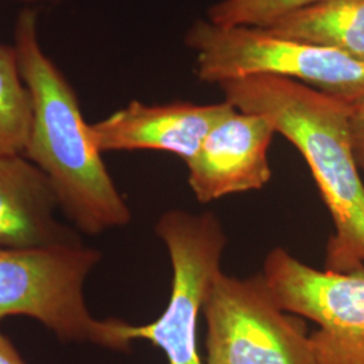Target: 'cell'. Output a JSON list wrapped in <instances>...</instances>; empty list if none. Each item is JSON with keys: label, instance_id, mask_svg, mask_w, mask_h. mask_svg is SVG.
I'll return each mask as SVG.
<instances>
[{"label": "cell", "instance_id": "10", "mask_svg": "<svg viewBox=\"0 0 364 364\" xmlns=\"http://www.w3.org/2000/svg\"><path fill=\"white\" fill-rule=\"evenodd\" d=\"M60 203L46 174L23 154H0V248L81 245L55 219Z\"/></svg>", "mask_w": 364, "mask_h": 364}, {"label": "cell", "instance_id": "15", "mask_svg": "<svg viewBox=\"0 0 364 364\" xmlns=\"http://www.w3.org/2000/svg\"><path fill=\"white\" fill-rule=\"evenodd\" d=\"M0 364H26L13 341L0 332Z\"/></svg>", "mask_w": 364, "mask_h": 364}, {"label": "cell", "instance_id": "3", "mask_svg": "<svg viewBox=\"0 0 364 364\" xmlns=\"http://www.w3.org/2000/svg\"><path fill=\"white\" fill-rule=\"evenodd\" d=\"M100 259V251L82 243L0 248V321L6 317L26 316L63 341L130 351L129 323L95 318L84 299L85 279Z\"/></svg>", "mask_w": 364, "mask_h": 364}, {"label": "cell", "instance_id": "2", "mask_svg": "<svg viewBox=\"0 0 364 364\" xmlns=\"http://www.w3.org/2000/svg\"><path fill=\"white\" fill-rule=\"evenodd\" d=\"M14 46L33 105L23 156L46 174L60 208L80 231L99 235L127 225L130 208L92 139L77 93L39 42L36 10L19 14Z\"/></svg>", "mask_w": 364, "mask_h": 364}, {"label": "cell", "instance_id": "6", "mask_svg": "<svg viewBox=\"0 0 364 364\" xmlns=\"http://www.w3.org/2000/svg\"><path fill=\"white\" fill-rule=\"evenodd\" d=\"M156 234L169 252L173 278L169 302L153 323L127 326L131 341L146 340L166 356L168 364H204L197 347V321L213 278L221 272L227 235L212 212H165Z\"/></svg>", "mask_w": 364, "mask_h": 364}, {"label": "cell", "instance_id": "11", "mask_svg": "<svg viewBox=\"0 0 364 364\" xmlns=\"http://www.w3.org/2000/svg\"><path fill=\"white\" fill-rule=\"evenodd\" d=\"M263 30L364 61V0H326L287 14Z\"/></svg>", "mask_w": 364, "mask_h": 364}, {"label": "cell", "instance_id": "8", "mask_svg": "<svg viewBox=\"0 0 364 364\" xmlns=\"http://www.w3.org/2000/svg\"><path fill=\"white\" fill-rule=\"evenodd\" d=\"M275 134L267 117L232 107L186 164L196 198L210 203L264 188L272 178L267 151Z\"/></svg>", "mask_w": 364, "mask_h": 364}, {"label": "cell", "instance_id": "4", "mask_svg": "<svg viewBox=\"0 0 364 364\" xmlns=\"http://www.w3.org/2000/svg\"><path fill=\"white\" fill-rule=\"evenodd\" d=\"M185 45L196 53V76L204 82L273 76L299 81L348 105L364 99V61L335 49L208 19L193 22Z\"/></svg>", "mask_w": 364, "mask_h": 364}, {"label": "cell", "instance_id": "7", "mask_svg": "<svg viewBox=\"0 0 364 364\" xmlns=\"http://www.w3.org/2000/svg\"><path fill=\"white\" fill-rule=\"evenodd\" d=\"M262 275L281 308L317 326L309 333L317 364H364V266L318 270L277 247Z\"/></svg>", "mask_w": 364, "mask_h": 364}, {"label": "cell", "instance_id": "5", "mask_svg": "<svg viewBox=\"0 0 364 364\" xmlns=\"http://www.w3.org/2000/svg\"><path fill=\"white\" fill-rule=\"evenodd\" d=\"M205 364H317L304 318L279 306L262 273L218 274L203 313Z\"/></svg>", "mask_w": 364, "mask_h": 364}, {"label": "cell", "instance_id": "16", "mask_svg": "<svg viewBox=\"0 0 364 364\" xmlns=\"http://www.w3.org/2000/svg\"><path fill=\"white\" fill-rule=\"evenodd\" d=\"M3 1V0H0ZM14 1H21V3H26V4H38V3H53L57 0H14Z\"/></svg>", "mask_w": 364, "mask_h": 364}, {"label": "cell", "instance_id": "17", "mask_svg": "<svg viewBox=\"0 0 364 364\" xmlns=\"http://www.w3.org/2000/svg\"><path fill=\"white\" fill-rule=\"evenodd\" d=\"M362 174H363V178H364V169L362 170Z\"/></svg>", "mask_w": 364, "mask_h": 364}, {"label": "cell", "instance_id": "12", "mask_svg": "<svg viewBox=\"0 0 364 364\" xmlns=\"http://www.w3.org/2000/svg\"><path fill=\"white\" fill-rule=\"evenodd\" d=\"M33 105L14 45L0 43V154H23Z\"/></svg>", "mask_w": 364, "mask_h": 364}, {"label": "cell", "instance_id": "1", "mask_svg": "<svg viewBox=\"0 0 364 364\" xmlns=\"http://www.w3.org/2000/svg\"><path fill=\"white\" fill-rule=\"evenodd\" d=\"M218 85L236 109L267 117L306 161L333 223L324 269L348 273L364 266V178L353 153L348 103L273 76Z\"/></svg>", "mask_w": 364, "mask_h": 364}, {"label": "cell", "instance_id": "14", "mask_svg": "<svg viewBox=\"0 0 364 364\" xmlns=\"http://www.w3.org/2000/svg\"><path fill=\"white\" fill-rule=\"evenodd\" d=\"M350 105L352 146L360 170L364 169V99Z\"/></svg>", "mask_w": 364, "mask_h": 364}, {"label": "cell", "instance_id": "13", "mask_svg": "<svg viewBox=\"0 0 364 364\" xmlns=\"http://www.w3.org/2000/svg\"><path fill=\"white\" fill-rule=\"evenodd\" d=\"M326 0H221L210 6L207 19L223 26L263 27L287 14Z\"/></svg>", "mask_w": 364, "mask_h": 364}, {"label": "cell", "instance_id": "9", "mask_svg": "<svg viewBox=\"0 0 364 364\" xmlns=\"http://www.w3.org/2000/svg\"><path fill=\"white\" fill-rule=\"evenodd\" d=\"M234 105L176 102L144 105L134 100L91 124V136L100 153L154 150L180 156L188 164L212 127Z\"/></svg>", "mask_w": 364, "mask_h": 364}]
</instances>
